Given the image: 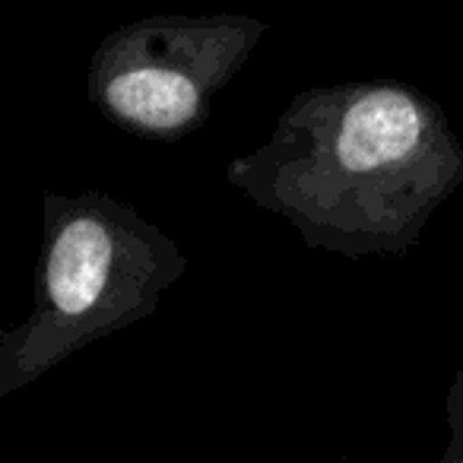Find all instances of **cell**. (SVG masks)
Returning a JSON list of instances; mask_svg holds the SVG:
<instances>
[{
	"instance_id": "cell-1",
	"label": "cell",
	"mask_w": 463,
	"mask_h": 463,
	"mask_svg": "<svg viewBox=\"0 0 463 463\" xmlns=\"http://www.w3.org/2000/svg\"><path fill=\"white\" fill-rule=\"evenodd\" d=\"M225 181L315 251L387 258L419 245L463 184V143L444 109L391 80L298 92Z\"/></svg>"
},
{
	"instance_id": "cell-2",
	"label": "cell",
	"mask_w": 463,
	"mask_h": 463,
	"mask_svg": "<svg viewBox=\"0 0 463 463\" xmlns=\"http://www.w3.org/2000/svg\"><path fill=\"white\" fill-rule=\"evenodd\" d=\"M33 308L0 336V397L149 317L184 277L178 241L109 194H45Z\"/></svg>"
},
{
	"instance_id": "cell-3",
	"label": "cell",
	"mask_w": 463,
	"mask_h": 463,
	"mask_svg": "<svg viewBox=\"0 0 463 463\" xmlns=\"http://www.w3.org/2000/svg\"><path fill=\"white\" fill-rule=\"evenodd\" d=\"M267 23L251 16H149L115 29L90 64V102L118 130L178 140L251 61Z\"/></svg>"
},
{
	"instance_id": "cell-4",
	"label": "cell",
	"mask_w": 463,
	"mask_h": 463,
	"mask_svg": "<svg viewBox=\"0 0 463 463\" xmlns=\"http://www.w3.org/2000/svg\"><path fill=\"white\" fill-rule=\"evenodd\" d=\"M444 422H448V448L441 460H460L463 457V365L450 381L448 400H444Z\"/></svg>"
},
{
	"instance_id": "cell-5",
	"label": "cell",
	"mask_w": 463,
	"mask_h": 463,
	"mask_svg": "<svg viewBox=\"0 0 463 463\" xmlns=\"http://www.w3.org/2000/svg\"><path fill=\"white\" fill-rule=\"evenodd\" d=\"M438 463H463V457H460V460H438Z\"/></svg>"
}]
</instances>
